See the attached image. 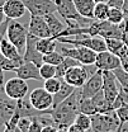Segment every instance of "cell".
I'll return each instance as SVG.
<instances>
[{
	"instance_id": "6da1fadb",
	"label": "cell",
	"mask_w": 128,
	"mask_h": 132,
	"mask_svg": "<svg viewBox=\"0 0 128 132\" xmlns=\"http://www.w3.org/2000/svg\"><path fill=\"white\" fill-rule=\"evenodd\" d=\"M56 5L57 13L62 16L67 27H89L94 23L95 19L85 18L79 14L74 0H52Z\"/></svg>"
},
{
	"instance_id": "7a4b0ae2",
	"label": "cell",
	"mask_w": 128,
	"mask_h": 132,
	"mask_svg": "<svg viewBox=\"0 0 128 132\" xmlns=\"http://www.w3.org/2000/svg\"><path fill=\"white\" fill-rule=\"evenodd\" d=\"M90 117L93 132H115L121 127L115 111H110L108 113H95Z\"/></svg>"
},
{
	"instance_id": "3957f363",
	"label": "cell",
	"mask_w": 128,
	"mask_h": 132,
	"mask_svg": "<svg viewBox=\"0 0 128 132\" xmlns=\"http://www.w3.org/2000/svg\"><path fill=\"white\" fill-rule=\"evenodd\" d=\"M58 42L61 43H69V45H74V46H81V47H86L90 48L95 52H103L107 51V46H105V41L101 37H91V36H85V34H80V36H75V38H69V37H60L57 38Z\"/></svg>"
},
{
	"instance_id": "277c9868",
	"label": "cell",
	"mask_w": 128,
	"mask_h": 132,
	"mask_svg": "<svg viewBox=\"0 0 128 132\" xmlns=\"http://www.w3.org/2000/svg\"><path fill=\"white\" fill-rule=\"evenodd\" d=\"M28 28L24 27L22 23L16 22L15 19H10L8 31H6V38L19 50V52L24 53L27 37H28Z\"/></svg>"
},
{
	"instance_id": "5b68a950",
	"label": "cell",
	"mask_w": 128,
	"mask_h": 132,
	"mask_svg": "<svg viewBox=\"0 0 128 132\" xmlns=\"http://www.w3.org/2000/svg\"><path fill=\"white\" fill-rule=\"evenodd\" d=\"M60 52L64 55L65 57H71L76 61H79L81 65L88 66V65H95L96 61V55L98 52L93 51L86 47H81V46H75L74 48H69V47H60Z\"/></svg>"
},
{
	"instance_id": "8992f818",
	"label": "cell",
	"mask_w": 128,
	"mask_h": 132,
	"mask_svg": "<svg viewBox=\"0 0 128 132\" xmlns=\"http://www.w3.org/2000/svg\"><path fill=\"white\" fill-rule=\"evenodd\" d=\"M29 102L34 109L49 114V111L53 105V94L48 93L45 88H36L29 94Z\"/></svg>"
},
{
	"instance_id": "52a82bcc",
	"label": "cell",
	"mask_w": 128,
	"mask_h": 132,
	"mask_svg": "<svg viewBox=\"0 0 128 132\" xmlns=\"http://www.w3.org/2000/svg\"><path fill=\"white\" fill-rule=\"evenodd\" d=\"M4 93L8 98L18 100L27 97L28 94V84L27 80H23L20 78H12L5 82L4 86Z\"/></svg>"
},
{
	"instance_id": "ba28073f",
	"label": "cell",
	"mask_w": 128,
	"mask_h": 132,
	"mask_svg": "<svg viewBox=\"0 0 128 132\" xmlns=\"http://www.w3.org/2000/svg\"><path fill=\"white\" fill-rule=\"evenodd\" d=\"M22 1L24 3L31 15L45 16L47 14H52L57 12L56 5L52 0H22Z\"/></svg>"
},
{
	"instance_id": "9c48e42d",
	"label": "cell",
	"mask_w": 128,
	"mask_h": 132,
	"mask_svg": "<svg viewBox=\"0 0 128 132\" xmlns=\"http://www.w3.org/2000/svg\"><path fill=\"white\" fill-rule=\"evenodd\" d=\"M89 71L86 69V66L81 65H75V66H71L66 74L64 76V80L66 82H69L70 85H72L74 88H81L86 80L89 79Z\"/></svg>"
},
{
	"instance_id": "30bf717a",
	"label": "cell",
	"mask_w": 128,
	"mask_h": 132,
	"mask_svg": "<svg viewBox=\"0 0 128 132\" xmlns=\"http://www.w3.org/2000/svg\"><path fill=\"white\" fill-rule=\"evenodd\" d=\"M79 89H80L81 98H93L96 93L103 90V72L100 70H96Z\"/></svg>"
},
{
	"instance_id": "8fae6325",
	"label": "cell",
	"mask_w": 128,
	"mask_h": 132,
	"mask_svg": "<svg viewBox=\"0 0 128 132\" xmlns=\"http://www.w3.org/2000/svg\"><path fill=\"white\" fill-rule=\"evenodd\" d=\"M37 41H38V37L33 36L32 33H28V37H27V43H25V50H24V53H23V60L24 61H29L33 62L38 67H41L43 64V55L37 50Z\"/></svg>"
},
{
	"instance_id": "7c38bea8",
	"label": "cell",
	"mask_w": 128,
	"mask_h": 132,
	"mask_svg": "<svg viewBox=\"0 0 128 132\" xmlns=\"http://www.w3.org/2000/svg\"><path fill=\"white\" fill-rule=\"evenodd\" d=\"M95 66L100 71H112L121 66V59L108 50L103 52H98Z\"/></svg>"
},
{
	"instance_id": "4fadbf2b",
	"label": "cell",
	"mask_w": 128,
	"mask_h": 132,
	"mask_svg": "<svg viewBox=\"0 0 128 132\" xmlns=\"http://www.w3.org/2000/svg\"><path fill=\"white\" fill-rule=\"evenodd\" d=\"M101 72H103V93L105 95V99L110 104H113L119 92V86L117 84L118 81L113 71H101Z\"/></svg>"
},
{
	"instance_id": "5bb4252c",
	"label": "cell",
	"mask_w": 128,
	"mask_h": 132,
	"mask_svg": "<svg viewBox=\"0 0 128 132\" xmlns=\"http://www.w3.org/2000/svg\"><path fill=\"white\" fill-rule=\"evenodd\" d=\"M28 32L38 38H48L52 37V33L49 31L47 22L43 16L39 15H31L29 24H28Z\"/></svg>"
},
{
	"instance_id": "9a60e30c",
	"label": "cell",
	"mask_w": 128,
	"mask_h": 132,
	"mask_svg": "<svg viewBox=\"0 0 128 132\" xmlns=\"http://www.w3.org/2000/svg\"><path fill=\"white\" fill-rule=\"evenodd\" d=\"M15 74L18 78L23 80H43L41 74H39V67L29 61H24L22 65L15 70Z\"/></svg>"
},
{
	"instance_id": "2e32d148",
	"label": "cell",
	"mask_w": 128,
	"mask_h": 132,
	"mask_svg": "<svg viewBox=\"0 0 128 132\" xmlns=\"http://www.w3.org/2000/svg\"><path fill=\"white\" fill-rule=\"evenodd\" d=\"M4 14L10 19H19L25 14L27 8L22 0H8L3 6Z\"/></svg>"
},
{
	"instance_id": "e0dca14e",
	"label": "cell",
	"mask_w": 128,
	"mask_h": 132,
	"mask_svg": "<svg viewBox=\"0 0 128 132\" xmlns=\"http://www.w3.org/2000/svg\"><path fill=\"white\" fill-rule=\"evenodd\" d=\"M0 52H1L4 56H6L8 59L15 61L18 65H22V64L24 62L23 55L19 52V50L16 48L8 38H4V39L1 41V43H0Z\"/></svg>"
},
{
	"instance_id": "ac0fdd59",
	"label": "cell",
	"mask_w": 128,
	"mask_h": 132,
	"mask_svg": "<svg viewBox=\"0 0 128 132\" xmlns=\"http://www.w3.org/2000/svg\"><path fill=\"white\" fill-rule=\"evenodd\" d=\"M15 109L16 100L10 98L0 100V127H4V125L14 114Z\"/></svg>"
},
{
	"instance_id": "d6986e66",
	"label": "cell",
	"mask_w": 128,
	"mask_h": 132,
	"mask_svg": "<svg viewBox=\"0 0 128 132\" xmlns=\"http://www.w3.org/2000/svg\"><path fill=\"white\" fill-rule=\"evenodd\" d=\"M75 89H76V88H74L72 85H70L69 82H66L64 79H62L60 90H58L56 94H53V105H52V109H55L56 107H58L65 99L69 98V97L74 93Z\"/></svg>"
},
{
	"instance_id": "ffe728a7",
	"label": "cell",
	"mask_w": 128,
	"mask_h": 132,
	"mask_svg": "<svg viewBox=\"0 0 128 132\" xmlns=\"http://www.w3.org/2000/svg\"><path fill=\"white\" fill-rule=\"evenodd\" d=\"M74 4L80 15L94 19V8H95L94 0H74Z\"/></svg>"
},
{
	"instance_id": "44dd1931",
	"label": "cell",
	"mask_w": 128,
	"mask_h": 132,
	"mask_svg": "<svg viewBox=\"0 0 128 132\" xmlns=\"http://www.w3.org/2000/svg\"><path fill=\"white\" fill-rule=\"evenodd\" d=\"M45 18V20L47 22L48 27H49V31L52 33V37H56V36H58L60 33L64 31L65 28V24L57 18V16L55 15V13H52V14H47V15L43 16Z\"/></svg>"
},
{
	"instance_id": "7402d4cb",
	"label": "cell",
	"mask_w": 128,
	"mask_h": 132,
	"mask_svg": "<svg viewBox=\"0 0 128 132\" xmlns=\"http://www.w3.org/2000/svg\"><path fill=\"white\" fill-rule=\"evenodd\" d=\"M37 50L42 53V55H46V53H49L52 51L56 50V46H57V42L53 37H48V38H38L37 41Z\"/></svg>"
},
{
	"instance_id": "603a6c76",
	"label": "cell",
	"mask_w": 128,
	"mask_h": 132,
	"mask_svg": "<svg viewBox=\"0 0 128 132\" xmlns=\"http://www.w3.org/2000/svg\"><path fill=\"white\" fill-rule=\"evenodd\" d=\"M109 5L105 1H100L95 3V8H94V19L103 22L108 19V13H109Z\"/></svg>"
},
{
	"instance_id": "cb8c5ba5",
	"label": "cell",
	"mask_w": 128,
	"mask_h": 132,
	"mask_svg": "<svg viewBox=\"0 0 128 132\" xmlns=\"http://www.w3.org/2000/svg\"><path fill=\"white\" fill-rule=\"evenodd\" d=\"M79 64H80L79 61H76V60H74V59H71V57H65L64 61H62L60 65L56 66V76L60 78V79H64L66 71H67L71 66L79 65Z\"/></svg>"
},
{
	"instance_id": "d4e9b609",
	"label": "cell",
	"mask_w": 128,
	"mask_h": 132,
	"mask_svg": "<svg viewBox=\"0 0 128 132\" xmlns=\"http://www.w3.org/2000/svg\"><path fill=\"white\" fill-rule=\"evenodd\" d=\"M104 41H105L107 50L110 51L114 55H117V56H118L119 51L126 46L124 42H123V39H119V38H105Z\"/></svg>"
},
{
	"instance_id": "484cf974",
	"label": "cell",
	"mask_w": 128,
	"mask_h": 132,
	"mask_svg": "<svg viewBox=\"0 0 128 132\" xmlns=\"http://www.w3.org/2000/svg\"><path fill=\"white\" fill-rule=\"evenodd\" d=\"M126 104H128V89L121 85V86H119L118 95H117L115 100L113 102L112 107H113V109L115 111L117 108H119V107H122V105H126Z\"/></svg>"
},
{
	"instance_id": "4316f807",
	"label": "cell",
	"mask_w": 128,
	"mask_h": 132,
	"mask_svg": "<svg viewBox=\"0 0 128 132\" xmlns=\"http://www.w3.org/2000/svg\"><path fill=\"white\" fill-rule=\"evenodd\" d=\"M108 22H110L113 24H122L124 22V15L121 8H109V13H108Z\"/></svg>"
},
{
	"instance_id": "83f0119b",
	"label": "cell",
	"mask_w": 128,
	"mask_h": 132,
	"mask_svg": "<svg viewBox=\"0 0 128 132\" xmlns=\"http://www.w3.org/2000/svg\"><path fill=\"white\" fill-rule=\"evenodd\" d=\"M64 60H65V56L61 52H57V51H52L49 53L43 55V62L51 64V65H55V66L60 65Z\"/></svg>"
},
{
	"instance_id": "f1b7e54d",
	"label": "cell",
	"mask_w": 128,
	"mask_h": 132,
	"mask_svg": "<svg viewBox=\"0 0 128 132\" xmlns=\"http://www.w3.org/2000/svg\"><path fill=\"white\" fill-rule=\"evenodd\" d=\"M61 82H62V79L55 76V78H51V79L45 80L43 88L47 90L48 93H51V94H56V93L60 90V88H61Z\"/></svg>"
},
{
	"instance_id": "f546056e",
	"label": "cell",
	"mask_w": 128,
	"mask_h": 132,
	"mask_svg": "<svg viewBox=\"0 0 128 132\" xmlns=\"http://www.w3.org/2000/svg\"><path fill=\"white\" fill-rule=\"evenodd\" d=\"M80 112L81 113H85V114H89V116H93V114H95V113H98V111H96L91 98L80 99Z\"/></svg>"
},
{
	"instance_id": "4dcf8cb0",
	"label": "cell",
	"mask_w": 128,
	"mask_h": 132,
	"mask_svg": "<svg viewBox=\"0 0 128 132\" xmlns=\"http://www.w3.org/2000/svg\"><path fill=\"white\" fill-rule=\"evenodd\" d=\"M20 65H18L15 61L8 59L6 56H4L1 52H0V70L1 71H14L19 67Z\"/></svg>"
},
{
	"instance_id": "1f68e13d",
	"label": "cell",
	"mask_w": 128,
	"mask_h": 132,
	"mask_svg": "<svg viewBox=\"0 0 128 132\" xmlns=\"http://www.w3.org/2000/svg\"><path fill=\"white\" fill-rule=\"evenodd\" d=\"M75 123L81 127L82 130H85V131H89V130H91V117L89 114H85V113H79V114L76 116V118H75Z\"/></svg>"
},
{
	"instance_id": "d6a6232c",
	"label": "cell",
	"mask_w": 128,
	"mask_h": 132,
	"mask_svg": "<svg viewBox=\"0 0 128 132\" xmlns=\"http://www.w3.org/2000/svg\"><path fill=\"white\" fill-rule=\"evenodd\" d=\"M39 74H41V76H42L43 80L55 78V76H56V66L43 62L42 66L39 67Z\"/></svg>"
},
{
	"instance_id": "836d02e7",
	"label": "cell",
	"mask_w": 128,
	"mask_h": 132,
	"mask_svg": "<svg viewBox=\"0 0 128 132\" xmlns=\"http://www.w3.org/2000/svg\"><path fill=\"white\" fill-rule=\"evenodd\" d=\"M112 71H113V74L115 75V79H117V81L119 82V85H122V86H124V88L128 89V72L122 66L114 69Z\"/></svg>"
},
{
	"instance_id": "e575fe53",
	"label": "cell",
	"mask_w": 128,
	"mask_h": 132,
	"mask_svg": "<svg viewBox=\"0 0 128 132\" xmlns=\"http://www.w3.org/2000/svg\"><path fill=\"white\" fill-rule=\"evenodd\" d=\"M115 113H117V117H118V119H119L121 127H123L128 122V104L117 108V109H115Z\"/></svg>"
},
{
	"instance_id": "d590c367",
	"label": "cell",
	"mask_w": 128,
	"mask_h": 132,
	"mask_svg": "<svg viewBox=\"0 0 128 132\" xmlns=\"http://www.w3.org/2000/svg\"><path fill=\"white\" fill-rule=\"evenodd\" d=\"M31 122H32V118H31V117H20V119L18 121L16 127L22 132H29Z\"/></svg>"
},
{
	"instance_id": "8d00e7d4",
	"label": "cell",
	"mask_w": 128,
	"mask_h": 132,
	"mask_svg": "<svg viewBox=\"0 0 128 132\" xmlns=\"http://www.w3.org/2000/svg\"><path fill=\"white\" fill-rule=\"evenodd\" d=\"M118 57L121 59V66L128 72V47L127 46H124L123 48L119 51Z\"/></svg>"
},
{
	"instance_id": "74e56055",
	"label": "cell",
	"mask_w": 128,
	"mask_h": 132,
	"mask_svg": "<svg viewBox=\"0 0 128 132\" xmlns=\"http://www.w3.org/2000/svg\"><path fill=\"white\" fill-rule=\"evenodd\" d=\"M32 118V122H31V127H29V132H42L43 130V123L39 121L38 116H33L31 117Z\"/></svg>"
},
{
	"instance_id": "f35d334b",
	"label": "cell",
	"mask_w": 128,
	"mask_h": 132,
	"mask_svg": "<svg viewBox=\"0 0 128 132\" xmlns=\"http://www.w3.org/2000/svg\"><path fill=\"white\" fill-rule=\"evenodd\" d=\"M122 12L124 15V29L128 32V0H124L123 5H122Z\"/></svg>"
},
{
	"instance_id": "ab89813d",
	"label": "cell",
	"mask_w": 128,
	"mask_h": 132,
	"mask_svg": "<svg viewBox=\"0 0 128 132\" xmlns=\"http://www.w3.org/2000/svg\"><path fill=\"white\" fill-rule=\"evenodd\" d=\"M123 3H124V0H108V5L113 6V8H121L122 9Z\"/></svg>"
},
{
	"instance_id": "60d3db41",
	"label": "cell",
	"mask_w": 128,
	"mask_h": 132,
	"mask_svg": "<svg viewBox=\"0 0 128 132\" xmlns=\"http://www.w3.org/2000/svg\"><path fill=\"white\" fill-rule=\"evenodd\" d=\"M67 131H69V132H86L85 130H82L81 127H79L76 123H72V125L67 128Z\"/></svg>"
},
{
	"instance_id": "b9f144b4",
	"label": "cell",
	"mask_w": 128,
	"mask_h": 132,
	"mask_svg": "<svg viewBox=\"0 0 128 132\" xmlns=\"http://www.w3.org/2000/svg\"><path fill=\"white\" fill-rule=\"evenodd\" d=\"M42 132H57V127L53 126V125H48V126H45Z\"/></svg>"
},
{
	"instance_id": "7bdbcfd3",
	"label": "cell",
	"mask_w": 128,
	"mask_h": 132,
	"mask_svg": "<svg viewBox=\"0 0 128 132\" xmlns=\"http://www.w3.org/2000/svg\"><path fill=\"white\" fill-rule=\"evenodd\" d=\"M4 86H5V84H4V71L0 70V93H4Z\"/></svg>"
},
{
	"instance_id": "ee69618b",
	"label": "cell",
	"mask_w": 128,
	"mask_h": 132,
	"mask_svg": "<svg viewBox=\"0 0 128 132\" xmlns=\"http://www.w3.org/2000/svg\"><path fill=\"white\" fill-rule=\"evenodd\" d=\"M5 19H6V15L4 14V10H3V8H0V26H1V23H3Z\"/></svg>"
},
{
	"instance_id": "f6af8a7d",
	"label": "cell",
	"mask_w": 128,
	"mask_h": 132,
	"mask_svg": "<svg viewBox=\"0 0 128 132\" xmlns=\"http://www.w3.org/2000/svg\"><path fill=\"white\" fill-rule=\"evenodd\" d=\"M123 42H124V45L128 47V32H126L124 36H123Z\"/></svg>"
},
{
	"instance_id": "bcb514c9",
	"label": "cell",
	"mask_w": 128,
	"mask_h": 132,
	"mask_svg": "<svg viewBox=\"0 0 128 132\" xmlns=\"http://www.w3.org/2000/svg\"><path fill=\"white\" fill-rule=\"evenodd\" d=\"M115 132H128V130H127V128H124V126H123V127H119V128H118Z\"/></svg>"
},
{
	"instance_id": "7dc6e473",
	"label": "cell",
	"mask_w": 128,
	"mask_h": 132,
	"mask_svg": "<svg viewBox=\"0 0 128 132\" xmlns=\"http://www.w3.org/2000/svg\"><path fill=\"white\" fill-rule=\"evenodd\" d=\"M6 1H8V0H0V8H3V6H4V4H5Z\"/></svg>"
},
{
	"instance_id": "c3c4849f",
	"label": "cell",
	"mask_w": 128,
	"mask_h": 132,
	"mask_svg": "<svg viewBox=\"0 0 128 132\" xmlns=\"http://www.w3.org/2000/svg\"><path fill=\"white\" fill-rule=\"evenodd\" d=\"M14 132H22V131H20V130H19V128L16 127V128H15V131H14Z\"/></svg>"
},
{
	"instance_id": "681fc988",
	"label": "cell",
	"mask_w": 128,
	"mask_h": 132,
	"mask_svg": "<svg viewBox=\"0 0 128 132\" xmlns=\"http://www.w3.org/2000/svg\"><path fill=\"white\" fill-rule=\"evenodd\" d=\"M95 3H100V1H104V0H94Z\"/></svg>"
},
{
	"instance_id": "f907efd6",
	"label": "cell",
	"mask_w": 128,
	"mask_h": 132,
	"mask_svg": "<svg viewBox=\"0 0 128 132\" xmlns=\"http://www.w3.org/2000/svg\"><path fill=\"white\" fill-rule=\"evenodd\" d=\"M86 132H93V131H91V130H89V131H86Z\"/></svg>"
}]
</instances>
